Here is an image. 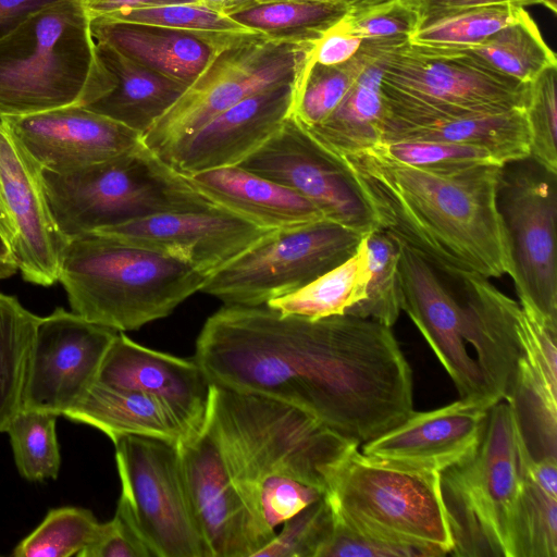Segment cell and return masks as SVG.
I'll list each match as a JSON object with an SVG mask.
<instances>
[{"mask_svg": "<svg viewBox=\"0 0 557 557\" xmlns=\"http://www.w3.org/2000/svg\"><path fill=\"white\" fill-rule=\"evenodd\" d=\"M195 360L211 384L292 405L358 445L413 411L412 371L392 327L351 314L224 306L205 322Z\"/></svg>", "mask_w": 557, "mask_h": 557, "instance_id": "obj_1", "label": "cell"}, {"mask_svg": "<svg viewBox=\"0 0 557 557\" xmlns=\"http://www.w3.org/2000/svg\"><path fill=\"white\" fill-rule=\"evenodd\" d=\"M377 227L459 281L510 272L496 205L500 166L428 168L372 149L344 157Z\"/></svg>", "mask_w": 557, "mask_h": 557, "instance_id": "obj_2", "label": "cell"}, {"mask_svg": "<svg viewBox=\"0 0 557 557\" xmlns=\"http://www.w3.org/2000/svg\"><path fill=\"white\" fill-rule=\"evenodd\" d=\"M205 426L247 510L272 532L259 505L267 479L289 476L324 493L329 475L359 446L292 405L215 384Z\"/></svg>", "mask_w": 557, "mask_h": 557, "instance_id": "obj_3", "label": "cell"}, {"mask_svg": "<svg viewBox=\"0 0 557 557\" xmlns=\"http://www.w3.org/2000/svg\"><path fill=\"white\" fill-rule=\"evenodd\" d=\"M114 84L81 0L47 5L0 39V117L87 107Z\"/></svg>", "mask_w": 557, "mask_h": 557, "instance_id": "obj_4", "label": "cell"}, {"mask_svg": "<svg viewBox=\"0 0 557 557\" xmlns=\"http://www.w3.org/2000/svg\"><path fill=\"white\" fill-rule=\"evenodd\" d=\"M207 278L171 256L88 233L67 242L58 281L72 312L124 332L168 317Z\"/></svg>", "mask_w": 557, "mask_h": 557, "instance_id": "obj_5", "label": "cell"}, {"mask_svg": "<svg viewBox=\"0 0 557 557\" xmlns=\"http://www.w3.org/2000/svg\"><path fill=\"white\" fill-rule=\"evenodd\" d=\"M54 222L70 240L150 215L219 207L141 143L74 171L42 170Z\"/></svg>", "mask_w": 557, "mask_h": 557, "instance_id": "obj_6", "label": "cell"}, {"mask_svg": "<svg viewBox=\"0 0 557 557\" xmlns=\"http://www.w3.org/2000/svg\"><path fill=\"white\" fill-rule=\"evenodd\" d=\"M530 460L510 405L495 403L474 454L441 472L450 555L515 557L516 517Z\"/></svg>", "mask_w": 557, "mask_h": 557, "instance_id": "obj_7", "label": "cell"}, {"mask_svg": "<svg viewBox=\"0 0 557 557\" xmlns=\"http://www.w3.org/2000/svg\"><path fill=\"white\" fill-rule=\"evenodd\" d=\"M324 496L333 516L362 535L451 554L440 472L389 465L356 448L329 475Z\"/></svg>", "mask_w": 557, "mask_h": 557, "instance_id": "obj_8", "label": "cell"}, {"mask_svg": "<svg viewBox=\"0 0 557 557\" xmlns=\"http://www.w3.org/2000/svg\"><path fill=\"white\" fill-rule=\"evenodd\" d=\"M529 83L492 71L465 48L411 44L384 55V127L523 108Z\"/></svg>", "mask_w": 557, "mask_h": 557, "instance_id": "obj_9", "label": "cell"}, {"mask_svg": "<svg viewBox=\"0 0 557 557\" xmlns=\"http://www.w3.org/2000/svg\"><path fill=\"white\" fill-rule=\"evenodd\" d=\"M315 41L247 36L215 58L143 135V143L164 160L187 136L253 94L293 84L297 95L312 66Z\"/></svg>", "mask_w": 557, "mask_h": 557, "instance_id": "obj_10", "label": "cell"}, {"mask_svg": "<svg viewBox=\"0 0 557 557\" xmlns=\"http://www.w3.org/2000/svg\"><path fill=\"white\" fill-rule=\"evenodd\" d=\"M114 443L119 509L151 557H211L185 483L177 444L124 435Z\"/></svg>", "mask_w": 557, "mask_h": 557, "instance_id": "obj_11", "label": "cell"}, {"mask_svg": "<svg viewBox=\"0 0 557 557\" xmlns=\"http://www.w3.org/2000/svg\"><path fill=\"white\" fill-rule=\"evenodd\" d=\"M363 235L329 220L270 231L209 276L200 292L224 306L257 307L293 293L339 265Z\"/></svg>", "mask_w": 557, "mask_h": 557, "instance_id": "obj_12", "label": "cell"}, {"mask_svg": "<svg viewBox=\"0 0 557 557\" xmlns=\"http://www.w3.org/2000/svg\"><path fill=\"white\" fill-rule=\"evenodd\" d=\"M496 205L520 305L557 325V172L530 156L504 163Z\"/></svg>", "mask_w": 557, "mask_h": 557, "instance_id": "obj_13", "label": "cell"}, {"mask_svg": "<svg viewBox=\"0 0 557 557\" xmlns=\"http://www.w3.org/2000/svg\"><path fill=\"white\" fill-rule=\"evenodd\" d=\"M238 166L298 193L325 220L362 235L377 227L344 158L324 147L293 116Z\"/></svg>", "mask_w": 557, "mask_h": 557, "instance_id": "obj_14", "label": "cell"}, {"mask_svg": "<svg viewBox=\"0 0 557 557\" xmlns=\"http://www.w3.org/2000/svg\"><path fill=\"white\" fill-rule=\"evenodd\" d=\"M116 333L63 308L40 318L29 357L23 409L64 416L97 382Z\"/></svg>", "mask_w": 557, "mask_h": 557, "instance_id": "obj_15", "label": "cell"}, {"mask_svg": "<svg viewBox=\"0 0 557 557\" xmlns=\"http://www.w3.org/2000/svg\"><path fill=\"white\" fill-rule=\"evenodd\" d=\"M270 231L214 207L150 215L92 233L171 256L209 277Z\"/></svg>", "mask_w": 557, "mask_h": 557, "instance_id": "obj_16", "label": "cell"}, {"mask_svg": "<svg viewBox=\"0 0 557 557\" xmlns=\"http://www.w3.org/2000/svg\"><path fill=\"white\" fill-rule=\"evenodd\" d=\"M0 186L15 227L13 255L25 281H58L67 239L58 228L46 195L42 168L0 120Z\"/></svg>", "mask_w": 557, "mask_h": 557, "instance_id": "obj_17", "label": "cell"}, {"mask_svg": "<svg viewBox=\"0 0 557 557\" xmlns=\"http://www.w3.org/2000/svg\"><path fill=\"white\" fill-rule=\"evenodd\" d=\"M182 470L211 557H253L275 535L260 525L232 485L208 429L177 444Z\"/></svg>", "mask_w": 557, "mask_h": 557, "instance_id": "obj_18", "label": "cell"}, {"mask_svg": "<svg viewBox=\"0 0 557 557\" xmlns=\"http://www.w3.org/2000/svg\"><path fill=\"white\" fill-rule=\"evenodd\" d=\"M403 290L401 309L408 314L453 380L461 399L494 405L490 391L465 341L460 301L444 286L435 269L418 252L396 239Z\"/></svg>", "mask_w": 557, "mask_h": 557, "instance_id": "obj_19", "label": "cell"}, {"mask_svg": "<svg viewBox=\"0 0 557 557\" xmlns=\"http://www.w3.org/2000/svg\"><path fill=\"white\" fill-rule=\"evenodd\" d=\"M42 170L63 173L125 153L141 135L86 107L0 117Z\"/></svg>", "mask_w": 557, "mask_h": 557, "instance_id": "obj_20", "label": "cell"}, {"mask_svg": "<svg viewBox=\"0 0 557 557\" xmlns=\"http://www.w3.org/2000/svg\"><path fill=\"white\" fill-rule=\"evenodd\" d=\"M491 406L460 398L430 411L413 410L397 426L363 443L361 453L389 465L441 473L474 454Z\"/></svg>", "mask_w": 557, "mask_h": 557, "instance_id": "obj_21", "label": "cell"}, {"mask_svg": "<svg viewBox=\"0 0 557 557\" xmlns=\"http://www.w3.org/2000/svg\"><path fill=\"white\" fill-rule=\"evenodd\" d=\"M294 85L253 94L183 139L165 158L183 175L238 165L289 116Z\"/></svg>", "mask_w": 557, "mask_h": 557, "instance_id": "obj_22", "label": "cell"}, {"mask_svg": "<svg viewBox=\"0 0 557 557\" xmlns=\"http://www.w3.org/2000/svg\"><path fill=\"white\" fill-rule=\"evenodd\" d=\"M97 381L158 397L193 435L206 423L211 384L196 360L153 350L120 332L108 348Z\"/></svg>", "mask_w": 557, "mask_h": 557, "instance_id": "obj_23", "label": "cell"}, {"mask_svg": "<svg viewBox=\"0 0 557 557\" xmlns=\"http://www.w3.org/2000/svg\"><path fill=\"white\" fill-rule=\"evenodd\" d=\"M91 33L97 42L109 45L141 65L188 86L222 51L257 34L194 32L99 21H91Z\"/></svg>", "mask_w": 557, "mask_h": 557, "instance_id": "obj_24", "label": "cell"}, {"mask_svg": "<svg viewBox=\"0 0 557 557\" xmlns=\"http://www.w3.org/2000/svg\"><path fill=\"white\" fill-rule=\"evenodd\" d=\"M465 341L474 352L485 383L497 400L506 399L515 384L523 348L518 331L520 304L488 278L461 280Z\"/></svg>", "mask_w": 557, "mask_h": 557, "instance_id": "obj_25", "label": "cell"}, {"mask_svg": "<svg viewBox=\"0 0 557 557\" xmlns=\"http://www.w3.org/2000/svg\"><path fill=\"white\" fill-rule=\"evenodd\" d=\"M185 176L219 207L267 230L296 227L324 219L298 193L238 165Z\"/></svg>", "mask_w": 557, "mask_h": 557, "instance_id": "obj_26", "label": "cell"}, {"mask_svg": "<svg viewBox=\"0 0 557 557\" xmlns=\"http://www.w3.org/2000/svg\"><path fill=\"white\" fill-rule=\"evenodd\" d=\"M65 418L103 432L112 442L140 435L178 444L193 436L183 420L156 396L96 382Z\"/></svg>", "mask_w": 557, "mask_h": 557, "instance_id": "obj_27", "label": "cell"}, {"mask_svg": "<svg viewBox=\"0 0 557 557\" xmlns=\"http://www.w3.org/2000/svg\"><path fill=\"white\" fill-rule=\"evenodd\" d=\"M97 48L115 84L108 94L86 108L141 136L189 87L141 65L109 45L97 42Z\"/></svg>", "mask_w": 557, "mask_h": 557, "instance_id": "obj_28", "label": "cell"}, {"mask_svg": "<svg viewBox=\"0 0 557 557\" xmlns=\"http://www.w3.org/2000/svg\"><path fill=\"white\" fill-rule=\"evenodd\" d=\"M382 141H440L478 147L492 152L502 164L530 156L523 108L389 125L383 129Z\"/></svg>", "mask_w": 557, "mask_h": 557, "instance_id": "obj_29", "label": "cell"}, {"mask_svg": "<svg viewBox=\"0 0 557 557\" xmlns=\"http://www.w3.org/2000/svg\"><path fill=\"white\" fill-rule=\"evenodd\" d=\"M408 41L386 40L333 113L320 125L305 128L342 158L377 145L382 139L385 121L381 91L384 55L388 48Z\"/></svg>", "mask_w": 557, "mask_h": 557, "instance_id": "obj_30", "label": "cell"}, {"mask_svg": "<svg viewBox=\"0 0 557 557\" xmlns=\"http://www.w3.org/2000/svg\"><path fill=\"white\" fill-rule=\"evenodd\" d=\"M369 267L364 235L356 252L304 287L270 300L267 306L284 315L317 320L346 311L366 297Z\"/></svg>", "mask_w": 557, "mask_h": 557, "instance_id": "obj_31", "label": "cell"}, {"mask_svg": "<svg viewBox=\"0 0 557 557\" xmlns=\"http://www.w3.org/2000/svg\"><path fill=\"white\" fill-rule=\"evenodd\" d=\"M40 317L0 293V433L23 409L30 351Z\"/></svg>", "mask_w": 557, "mask_h": 557, "instance_id": "obj_32", "label": "cell"}, {"mask_svg": "<svg viewBox=\"0 0 557 557\" xmlns=\"http://www.w3.org/2000/svg\"><path fill=\"white\" fill-rule=\"evenodd\" d=\"M528 12L510 3L457 8L421 14L411 44L437 48H467L522 18Z\"/></svg>", "mask_w": 557, "mask_h": 557, "instance_id": "obj_33", "label": "cell"}, {"mask_svg": "<svg viewBox=\"0 0 557 557\" xmlns=\"http://www.w3.org/2000/svg\"><path fill=\"white\" fill-rule=\"evenodd\" d=\"M347 13L345 4L334 0L269 2L239 8L226 14L268 38L314 41Z\"/></svg>", "mask_w": 557, "mask_h": 557, "instance_id": "obj_34", "label": "cell"}, {"mask_svg": "<svg viewBox=\"0 0 557 557\" xmlns=\"http://www.w3.org/2000/svg\"><path fill=\"white\" fill-rule=\"evenodd\" d=\"M506 400L533 461L557 459V388L552 387L523 357Z\"/></svg>", "mask_w": 557, "mask_h": 557, "instance_id": "obj_35", "label": "cell"}, {"mask_svg": "<svg viewBox=\"0 0 557 557\" xmlns=\"http://www.w3.org/2000/svg\"><path fill=\"white\" fill-rule=\"evenodd\" d=\"M465 49L492 71L521 83H530L546 69L557 67L555 53L529 13L480 45Z\"/></svg>", "mask_w": 557, "mask_h": 557, "instance_id": "obj_36", "label": "cell"}, {"mask_svg": "<svg viewBox=\"0 0 557 557\" xmlns=\"http://www.w3.org/2000/svg\"><path fill=\"white\" fill-rule=\"evenodd\" d=\"M386 40L395 39H363L358 52L341 64L314 63L292 101L289 116L295 117L306 128L323 123Z\"/></svg>", "mask_w": 557, "mask_h": 557, "instance_id": "obj_37", "label": "cell"}, {"mask_svg": "<svg viewBox=\"0 0 557 557\" xmlns=\"http://www.w3.org/2000/svg\"><path fill=\"white\" fill-rule=\"evenodd\" d=\"M369 281L366 297L345 314L370 319L392 327L403 310L398 243L386 231L376 227L364 234Z\"/></svg>", "mask_w": 557, "mask_h": 557, "instance_id": "obj_38", "label": "cell"}, {"mask_svg": "<svg viewBox=\"0 0 557 557\" xmlns=\"http://www.w3.org/2000/svg\"><path fill=\"white\" fill-rule=\"evenodd\" d=\"M57 414L22 409L9 423V434L15 465L28 481L55 479L61 456L55 433Z\"/></svg>", "mask_w": 557, "mask_h": 557, "instance_id": "obj_39", "label": "cell"}, {"mask_svg": "<svg viewBox=\"0 0 557 557\" xmlns=\"http://www.w3.org/2000/svg\"><path fill=\"white\" fill-rule=\"evenodd\" d=\"M102 522L81 507L49 510L42 522L13 549L15 557H70L82 554L99 535Z\"/></svg>", "mask_w": 557, "mask_h": 557, "instance_id": "obj_40", "label": "cell"}, {"mask_svg": "<svg viewBox=\"0 0 557 557\" xmlns=\"http://www.w3.org/2000/svg\"><path fill=\"white\" fill-rule=\"evenodd\" d=\"M515 557H557V497L527 475L519 499Z\"/></svg>", "mask_w": 557, "mask_h": 557, "instance_id": "obj_41", "label": "cell"}, {"mask_svg": "<svg viewBox=\"0 0 557 557\" xmlns=\"http://www.w3.org/2000/svg\"><path fill=\"white\" fill-rule=\"evenodd\" d=\"M94 21L147 24L208 33H257L237 23L224 12L198 2L125 9Z\"/></svg>", "mask_w": 557, "mask_h": 557, "instance_id": "obj_42", "label": "cell"}, {"mask_svg": "<svg viewBox=\"0 0 557 557\" xmlns=\"http://www.w3.org/2000/svg\"><path fill=\"white\" fill-rule=\"evenodd\" d=\"M557 67L529 83L524 112L530 133V157L557 172Z\"/></svg>", "mask_w": 557, "mask_h": 557, "instance_id": "obj_43", "label": "cell"}, {"mask_svg": "<svg viewBox=\"0 0 557 557\" xmlns=\"http://www.w3.org/2000/svg\"><path fill=\"white\" fill-rule=\"evenodd\" d=\"M332 525L333 512L323 494L287 519L283 530L253 557H317Z\"/></svg>", "mask_w": 557, "mask_h": 557, "instance_id": "obj_44", "label": "cell"}, {"mask_svg": "<svg viewBox=\"0 0 557 557\" xmlns=\"http://www.w3.org/2000/svg\"><path fill=\"white\" fill-rule=\"evenodd\" d=\"M370 149L386 158L416 166L503 165L488 150L440 141H382Z\"/></svg>", "mask_w": 557, "mask_h": 557, "instance_id": "obj_45", "label": "cell"}, {"mask_svg": "<svg viewBox=\"0 0 557 557\" xmlns=\"http://www.w3.org/2000/svg\"><path fill=\"white\" fill-rule=\"evenodd\" d=\"M421 22L416 0H392L370 9L347 13L342 23L363 39L409 40Z\"/></svg>", "mask_w": 557, "mask_h": 557, "instance_id": "obj_46", "label": "cell"}, {"mask_svg": "<svg viewBox=\"0 0 557 557\" xmlns=\"http://www.w3.org/2000/svg\"><path fill=\"white\" fill-rule=\"evenodd\" d=\"M323 494L321 490L293 478L275 475L267 479L260 487V511L268 527L275 530Z\"/></svg>", "mask_w": 557, "mask_h": 557, "instance_id": "obj_47", "label": "cell"}, {"mask_svg": "<svg viewBox=\"0 0 557 557\" xmlns=\"http://www.w3.org/2000/svg\"><path fill=\"white\" fill-rule=\"evenodd\" d=\"M317 557H436L428 549L380 542L362 535L333 516L332 529Z\"/></svg>", "mask_w": 557, "mask_h": 557, "instance_id": "obj_48", "label": "cell"}, {"mask_svg": "<svg viewBox=\"0 0 557 557\" xmlns=\"http://www.w3.org/2000/svg\"><path fill=\"white\" fill-rule=\"evenodd\" d=\"M79 557H151L129 520L119 510L103 522L97 539Z\"/></svg>", "mask_w": 557, "mask_h": 557, "instance_id": "obj_49", "label": "cell"}, {"mask_svg": "<svg viewBox=\"0 0 557 557\" xmlns=\"http://www.w3.org/2000/svg\"><path fill=\"white\" fill-rule=\"evenodd\" d=\"M361 44L362 39L347 30L339 20L314 42L311 50V64L344 63L358 52Z\"/></svg>", "mask_w": 557, "mask_h": 557, "instance_id": "obj_50", "label": "cell"}, {"mask_svg": "<svg viewBox=\"0 0 557 557\" xmlns=\"http://www.w3.org/2000/svg\"><path fill=\"white\" fill-rule=\"evenodd\" d=\"M59 1L63 0H0V39L33 13Z\"/></svg>", "mask_w": 557, "mask_h": 557, "instance_id": "obj_51", "label": "cell"}, {"mask_svg": "<svg viewBox=\"0 0 557 557\" xmlns=\"http://www.w3.org/2000/svg\"><path fill=\"white\" fill-rule=\"evenodd\" d=\"M90 21L125 9L173 3H196L197 0H81ZM199 3V2H198Z\"/></svg>", "mask_w": 557, "mask_h": 557, "instance_id": "obj_52", "label": "cell"}, {"mask_svg": "<svg viewBox=\"0 0 557 557\" xmlns=\"http://www.w3.org/2000/svg\"><path fill=\"white\" fill-rule=\"evenodd\" d=\"M421 14L457 8L479 7V5H492L510 3L519 7L541 4V0H416Z\"/></svg>", "mask_w": 557, "mask_h": 557, "instance_id": "obj_53", "label": "cell"}, {"mask_svg": "<svg viewBox=\"0 0 557 557\" xmlns=\"http://www.w3.org/2000/svg\"><path fill=\"white\" fill-rule=\"evenodd\" d=\"M530 479L546 493L557 497V459L533 461L528 466Z\"/></svg>", "mask_w": 557, "mask_h": 557, "instance_id": "obj_54", "label": "cell"}, {"mask_svg": "<svg viewBox=\"0 0 557 557\" xmlns=\"http://www.w3.org/2000/svg\"><path fill=\"white\" fill-rule=\"evenodd\" d=\"M0 238L13 252L15 227L3 200L0 186Z\"/></svg>", "mask_w": 557, "mask_h": 557, "instance_id": "obj_55", "label": "cell"}, {"mask_svg": "<svg viewBox=\"0 0 557 557\" xmlns=\"http://www.w3.org/2000/svg\"><path fill=\"white\" fill-rule=\"evenodd\" d=\"M17 270L13 252L0 238V280L12 276Z\"/></svg>", "mask_w": 557, "mask_h": 557, "instance_id": "obj_56", "label": "cell"}, {"mask_svg": "<svg viewBox=\"0 0 557 557\" xmlns=\"http://www.w3.org/2000/svg\"><path fill=\"white\" fill-rule=\"evenodd\" d=\"M280 1H308V2H327V1H334V0H232L231 3L223 10V12L226 14L230 11L253 5V4H261V3H269V2H280Z\"/></svg>", "mask_w": 557, "mask_h": 557, "instance_id": "obj_57", "label": "cell"}, {"mask_svg": "<svg viewBox=\"0 0 557 557\" xmlns=\"http://www.w3.org/2000/svg\"><path fill=\"white\" fill-rule=\"evenodd\" d=\"M345 4L349 13H355L376 7L379 4L392 1V0H337Z\"/></svg>", "mask_w": 557, "mask_h": 557, "instance_id": "obj_58", "label": "cell"}, {"mask_svg": "<svg viewBox=\"0 0 557 557\" xmlns=\"http://www.w3.org/2000/svg\"><path fill=\"white\" fill-rule=\"evenodd\" d=\"M232 0H197V2L211 7L213 9L223 10L231 3Z\"/></svg>", "mask_w": 557, "mask_h": 557, "instance_id": "obj_59", "label": "cell"}, {"mask_svg": "<svg viewBox=\"0 0 557 557\" xmlns=\"http://www.w3.org/2000/svg\"><path fill=\"white\" fill-rule=\"evenodd\" d=\"M542 5L547 8L553 13H556L557 11V0H541Z\"/></svg>", "mask_w": 557, "mask_h": 557, "instance_id": "obj_60", "label": "cell"}]
</instances>
